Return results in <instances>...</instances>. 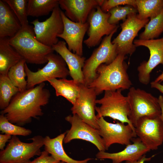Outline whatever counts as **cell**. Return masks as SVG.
Returning <instances> with one entry per match:
<instances>
[{"mask_svg":"<svg viewBox=\"0 0 163 163\" xmlns=\"http://www.w3.org/2000/svg\"><path fill=\"white\" fill-rule=\"evenodd\" d=\"M47 82L55 89L56 96H62L72 105L75 104L79 93L80 84L66 78H54Z\"/></svg>","mask_w":163,"mask_h":163,"instance_id":"603a6c76","label":"cell"},{"mask_svg":"<svg viewBox=\"0 0 163 163\" xmlns=\"http://www.w3.org/2000/svg\"><path fill=\"white\" fill-rule=\"evenodd\" d=\"M65 120L71 124V127L66 132L63 140L65 143H69L75 139H82L91 143L99 151H105L104 141L98 129L84 122L76 114L67 116Z\"/></svg>","mask_w":163,"mask_h":163,"instance_id":"4fadbf2b","label":"cell"},{"mask_svg":"<svg viewBox=\"0 0 163 163\" xmlns=\"http://www.w3.org/2000/svg\"><path fill=\"white\" fill-rule=\"evenodd\" d=\"M9 43L26 63L41 65L47 63L48 56L54 51L52 47L37 39L34 27L29 24L22 27L14 37L9 38Z\"/></svg>","mask_w":163,"mask_h":163,"instance_id":"3957f363","label":"cell"},{"mask_svg":"<svg viewBox=\"0 0 163 163\" xmlns=\"http://www.w3.org/2000/svg\"><path fill=\"white\" fill-rule=\"evenodd\" d=\"M58 163H66L62 161H60Z\"/></svg>","mask_w":163,"mask_h":163,"instance_id":"ab89813d","label":"cell"},{"mask_svg":"<svg viewBox=\"0 0 163 163\" xmlns=\"http://www.w3.org/2000/svg\"><path fill=\"white\" fill-rule=\"evenodd\" d=\"M13 11L22 27L29 25L27 19V0H3Z\"/></svg>","mask_w":163,"mask_h":163,"instance_id":"f546056e","label":"cell"},{"mask_svg":"<svg viewBox=\"0 0 163 163\" xmlns=\"http://www.w3.org/2000/svg\"><path fill=\"white\" fill-rule=\"evenodd\" d=\"M125 5H131L136 9V0H104L100 7L103 12L107 13L114 7Z\"/></svg>","mask_w":163,"mask_h":163,"instance_id":"d6a6232c","label":"cell"},{"mask_svg":"<svg viewBox=\"0 0 163 163\" xmlns=\"http://www.w3.org/2000/svg\"><path fill=\"white\" fill-rule=\"evenodd\" d=\"M110 15L108 12H103L100 6L94 9L90 13L87 21L89 24L87 31L88 37L84 41L88 48L97 46L104 36L110 35L118 27L117 25L109 23L108 19Z\"/></svg>","mask_w":163,"mask_h":163,"instance_id":"5bb4252c","label":"cell"},{"mask_svg":"<svg viewBox=\"0 0 163 163\" xmlns=\"http://www.w3.org/2000/svg\"><path fill=\"white\" fill-rule=\"evenodd\" d=\"M135 133L150 150H156L163 142V122L161 115L139 118L135 126Z\"/></svg>","mask_w":163,"mask_h":163,"instance_id":"8fae6325","label":"cell"},{"mask_svg":"<svg viewBox=\"0 0 163 163\" xmlns=\"http://www.w3.org/2000/svg\"><path fill=\"white\" fill-rule=\"evenodd\" d=\"M150 19L144 27V31L139 35V39H154L163 32V11L156 17Z\"/></svg>","mask_w":163,"mask_h":163,"instance_id":"83f0119b","label":"cell"},{"mask_svg":"<svg viewBox=\"0 0 163 163\" xmlns=\"http://www.w3.org/2000/svg\"><path fill=\"white\" fill-rule=\"evenodd\" d=\"M22 26L14 14L3 0H0V38L14 37Z\"/></svg>","mask_w":163,"mask_h":163,"instance_id":"44dd1931","label":"cell"},{"mask_svg":"<svg viewBox=\"0 0 163 163\" xmlns=\"http://www.w3.org/2000/svg\"><path fill=\"white\" fill-rule=\"evenodd\" d=\"M158 102L159 104L161 110V117L163 122V96L160 95L158 98Z\"/></svg>","mask_w":163,"mask_h":163,"instance_id":"74e56055","label":"cell"},{"mask_svg":"<svg viewBox=\"0 0 163 163\" xmlns=\"http://www.w3.org/2000/svg\"><path fill=\"white\" fill-rule=\"evenodd\" d=\"M20 91L11 82L7 75L0 74V109L3 110L9 104L12 98Z\"/></svg>","mask_w":163,"mask_h":163,"instance_id":"4316f807","label":"cell"},{"mask_svg":"<svg viewBox=\"0 0 163 163\" xmlns=\"http://www.w3.org/2000/svg\"><path fill=\"white\" fill-rule=\"evenodd\" d=\"M129 90L126 96L130 107L128 119L134 127L141 117L161 115L158 98L140 88L131 87Z\"/></svg>","mask_w":163,"mask_h":163,"instance_id":"8992f818","label":"cell"},{"mask_svg":"<svg viewBox=\"0 0 163 163\" xmlns=\"http://www.w3.org/2000/svg\"><path fill=\"white\" fill-rule=\"evenodd\" d=\"M163 81V72L159 75L155 80L154 81L155 82L160 83Z\"/></svg>","mask_w":163,"mask_h":163,"instance_id":"f35d334b","label":"cell"},{"mask_svg":"<svg viewBox=\"0 0 163 163\" xmlns=\"http://www.w3.org/2000/svg\"><path fill=\"white\" fill-rule=\"evenodd\" d=\"M104 0H59V7L72 21L85 23L92 11L101 6Z\"/></svg>","mask_w":163,"mask_h":163,"instance_id":"ac0fdd59","label":"cell"},{"mask_svg":"<svg viewBox=\"0 0 163 163\" xmlns=\"http://www.w3.org/2000/svg\"><path fill=\"white\" fill-rule=\"evenodd\" d=\"M97 121L98 130L104 141L106 150L114 144L128 145L131 144L133 138L137 136L135 131L129 124L126 125L120 122L110 123L102 117L98 118Z\"/></svg>","mask_w":163,"mask_h":163,"instance_id":"7c38bea8","label":"cell"},{"mask_svg":"<svg viewBox=\"0 0 163 163\" xmlns=\"http://www.w3.org/2000/svg\"><path fill=\"white\" fill-rule=\"evenodd\" d=\"M61 14L63 23V30L58 37L65 40L70 51L82 56L83 39L88 29L89 24L87 21L85 23L72 21L62 11Z\"/></svg>","mask_w":163,"mask_h":163,"instance_id":"e0dca14e","label":"cell"},{"mask_svg":"<svg viewBox=\"0 0 163 163\" xmlns=\"http://www.w3.org/2000/svg\"><path fill=\"white\" fill-rule=\"evenodd\" d=\"M66 132L60 134L56 137L50 138L46 136L44 138V149L54 158L66 163H87L93 158H87L84 160H78L74 159L66 153L62 143Z\"/></svg>","mask_w":163,"mask_h":163,"instance_id":"7402d4cb","label":"cell"},{"mask_svg":"<svg viewBox=\"0 0 163 163\" xmlns=\"http://www.w3.org/2000/svg\"><path fill=\"white\" fill-rule=\"evenodd\" d=\"M49 154L48 152L44 150L41 152L39 157L31 161L30 163H58L60 161Z\"/></svg>","mask_w":163,"mask_h":163,"instance_id":"836d02e7","label":"cell"},{"mask_svg":"<svg viewBox=\"0 0 163 163\" xmlns=\"http://www.w3.org/2000/svg\"><path fill=\"white\" fill-rule=\"evenodd\" d=\"M48 62L43 68L33 72L24 65L27 82V89L33 88L37 85L54 78H63L69 75L67 65L62 57L53 53L48 56Z\"/></svg>","mask_w":163,"mask_h":163,"instance_id":"ba28073f","label":"cell"},{"mask_svg":"<svg viewBox=\"0 0 163 163\" xmlns=\"http://www.w3.org/2000/svg\"><path fill=\"white\" fill-rule=\"evenodd\" d=\"M97 96L94 89L80 84L79 94L71 110L72 114L77 115L84 122L98 129L95 114Z\"/></svg>","mask_w":163,"mask_h":163,"instance_id":"2e32d148","label":"cell"},{"mask_svg":"<svg viewBox=\"0 0 163 163\" xmlns=\"http://www.w3.org/2000/svg\"><path fill=\"white\" fill-rule=\"evenodd\" d=\"M44 138L37 135L29 139L31 142L26 143L12 136L5 149L0 151V163H30L31 158L40 155Z\"/></svg>","mask_w":163,"mask_h":163,"instance_id":"277c9868","label":"cell"},{"mask_svg":"<svg viewBox=\"0 0 163 163\" xmlns=\"http://www.w3.org/2000/svg\"><path fill=\"white\" fill-rule=\"evenodd\" d=\"M122 90L105 91L103 97L96 100V103L101 105L100 107H95L96 117L98 119L102 117H109L120 122L126 123L135 131V127L128 119L130 107L128 98L122 94Z\"/></svg>","mask_w":163,"mask_h":163,"instance_id":"5b68a950","label":"cell"},{"mask_svg":"<svg viewBox=\"0 0 163 163\" xmlns=\"http://www.w3.org/2000/svg\"><path fill=\"white\" fill-rule=\"evenodd\" d=\"M153 155L149 157H146L145 155H144L140 158L134 161H126L124 163H145V162L150 161L155 156Z\"/></svg>","mask_w":163,"mask_h":163,"instance_id":"d590c367","label":"cell"},{"mask_svg":"<svg viewBox=\"0 0 163 163\" xmlns=\"http://www.w3.org/2000/svg\"><path fill=\"white\" fill-rule=\"evenodd\" d=\"M126 58L125 55L118 54L110 64L100 65L96 70L97 77L88 87L94 89L97 95L104 91L129 89L132 84L127 72Z\"/></svg>","mask_w":163,"mask_h":163,"instance_id":"7a4b0ae2","label":"cell"},{"mask_svg":"<svg viewBox=\"0 0 163 163\" xmlns=\"http://www.w3.org/2000/svg\"><path fill=\"white\" fill-rule=\"evenodd\" d=\"M59 6V0H28V16L38 17L48 15Z\"/></svg>","mask_w":163,"mask_h":163,"instance_id":"484cf974","label":"cell"},{"mask_svg":"<svg viewBox=\"0 0 163 163\" xmlns=\"http://www.w3.org/2000/svg\"><path fill=\"white\" fill-rule=\"evenodd\" d=\"M43 82L33 88L19 91L12 98L8 106L1 110L11 123L22 126L43 114L41 107L48 104L49 90Z\"/></svg>","mask_w":163,"mask_h":163,"instance_id":"6da1fadb","label":"cell"},{"mask_svg":"<svg viewBox=\"0 0 163 163\" xmlns=\"http://www.w3.org/2000/svg\"><path fill=\"white\" fill-rule=\"evenodd\" d=\"M0 131L2 133L12 136H27L32 133L31 130L10 122L5 115H0Z\"/></svg>","mask_w":163,"mask_h":163,"instance_id":"4dcf8cb0","label":"cell"},{"mask_svg":"<svg viewBox=\"0 0 163 163\" xmlns=\"http://www.w3.org/2000/svg\"><path fill=\"white\" fill-rule=\"evenodd\" d=\"M118 27L110 35L106 36L99 46L93 51L91 56L86 60L82 69L85 84L88 86L97 77L96 70L101 64H109L118 55L117 46L111 41L113 34Z\"/></svg>","mask_w":163,"mask_h":163,"instance_id":"52a82bcc","label":"cell"},{"mask_svg":"<svg viewBox=\"0 0 163 163\" xmlns=\"http://www.w3.org/2000/svg\"><path fill=\"white\" fill-rule=\"evenodd\" d=\"M61 11L57 7L45 21L40 22L36 19L31 22L34 25L37 39L46 46L52 47L59 41L58 36L62 33L64 28Z\"/></svg>","mask_w":163,"mask_h":163,"instance_id":"30bf717a","label":"cell"},{"mask_svg":"<svg viewBox=\"0 0 163 163\" xmlns=\"http://www.w3.org/2000/svg\"><path fill=\"white\" fill-rule=\"evenodd\" d=\"M151 87L155 88L163 94V85L158 82H155L154 81L151 82Z\"/></svg>","mask_w":163,"mask_h":163,"instance_id":"8d00e7d4","label":"cell"},{"mask_svg":"<svg viewBox=\"0 0 163 163\" xmlns=\"http://www.w3.org/2000/svg\"><path fill=\"white\" fill-rule=\"evenodd\" d=\"M108 12L110 14L108 19V22L110 24L116 25L121 20L124 21L129 14H136L138 12L137 9L133 6L125 5L114 7Z\"/></svg>","mask_w":163,"mask_h":163,"instance_id":"1f68e13d","label":"cell"},{"mask_svg":"<svg viewBox=\"0 0 163 163\" xmlns=\"http://www.w3.org/2000/svg\"><path fill=\"white\" fill-rule=\"evenodd\" d=\"M137 17L140 20L155 18L163 11V0H136Z\"/></svg>","mask_w":163,"mask_h":163,"instance_id":"d4e9b609","label":"cell"},{"mask_svg":"<svg viewBox=\"0 0 163 163\" xmlns=\"http://www.w3.org/2000/svg\"><path fill=\"white\" fill-rule=\"evenodd\" d=\"M12 136L8 134H0V149L1 150H4L5 146L6 143L9 141Z\"/></svg>","mask_w":163,"mask_h":163,"instance_id":"e575fe53","label":"cell"},{"mask_svg":"<svg viewBox=\"0 0 163 163\" xmlns=\"http://www.w3.org/2000/svg\"><path fill=\"white\" fill-rule=\"evenodd\" d=\"M133 44L136 47L145 46L149 51V60L142 62L137 69L139 81L142 84L147 85L150 82L152 70L160 64L163 65V37L148 40L136 39L134 40Z\"/></svg>","mask_w":163,"mask_h":163,"instance_id":"9a60e30c","label":"cell"},{"mask_svg":"<svg viewBox=\"0 0 163 163\" xmlns=\"http://www.w3.org/2000/svg\"><path fill=\"white\" fill-rule=\"evenodd\" d=\"M9 39L0 38V74L7 75L10 69L23 59L9 44Z\"/></svg>","mask_w":163,"mask_h":163,"instance_id":"cb8c5ba5","label":"cell"},{"mask_svg":"<svg viewBox=\"0 0 163 163\" xmlns=\"http://www.w3.org/2000/svg\"><path fill=\"white\" fill-rule=\"evenodd\" d=\"M52 47L65 62L72 79L79 84H85L82 69L85 58L70 51L63 41H59Z\"/></svg>","mask_w":163,"mask_h":163,"instance_id":"ffe728a7","label":"cell"},{"mask_svg":"<svg viewBox=\"0 0 163 163\" xmlns=\"http://www.w3.org/2000/svg\"><path fill=\"white\" fill-rule=\"evenodd\" d=\"M149 19L140 20L136 13H131L126 19L120 24L122 29L120 32L112 41L117 46L118 54L132 55L135 51L136 47L133 44L135 38L139 31L149 22Z\"/></svg>","mask_w":163,"mask_h":163,"instance_id":"9c48e42d","label":"cell"},{"mask_svg":"<svg viewBox=\"0 0 163 163\" xmlns=\"http://www.w3.org/2000/svg\"><path fill=\"white\" fill-rule=\"evenodd\" d=\"M26 63L25 60L23 59L11 67L7 74L11 82L19 89L20 91L27 89V82L25 78L27 75L24 69Z\"/></svg>","mask_w":163,"mask_h":163,"instance_id":"f1b7e54d","label":"cell"},{"mask_svg":"<svg viewBox=\"0 0 163 163\" xmlns=\"http://www.w3.org/2000/svg\"><path fill=\"white\" fill-rule=\"evenodd\" d=\"M132 140L133 143L127 145L122 151L113 153L99 151L95 155L96 158L100 160L110 159L112 163L134 161L138 160L150 151L139 138Z\"/></svg>","mask_w":163,"mask_h":163,"instance_id":"d6986e66","label":"cell"}]
</instances>
